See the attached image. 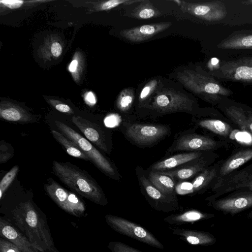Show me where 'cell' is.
<instances>
[{
  "label": "cell",
  "instance_id": "cell-1",
  "mask_svg": "<svg viewBox=\"0 0 252 252\" xmlns=\"http://www.w3.org/2000/svg\"><path fill=\"white\" fill-rule=\"evenodd\" d=\"M177 112H184L201 118L208 115L207 110L200 108L197 101L181 92L170 88L157 90L140 117L155 119Z\"/></svg>",
  "mask_w": 252,
  "mask_h": 252
},
{
  "label": "cell",
  "instance_id": "cell-2",
  "mask_svg": "<svg viewBox=\"0 0 252 252\" xmlns=\"http://www.w3.org/2000/svg\"><path fill=\"white\" fill-rule=\"evenodd\" d=\"M53 171L66 186L78 194L98 205L108 203L102 189L96 181L85 170L69 162L54 160Z\"/></svg>",
  "mask_w": 252,
  "mask_h": 252
},
{
  "label": "cell",
  "instance_id": "cell-3",
  "mask_svg": "<svg viewBox=\"0 0 252 252\" xmlns=\"http://www.w3.org/2000/svg\"><path fill=\"white\" fill-rule=\"evenodd\" d=\"M14 222L40 252L54 250L47 226L30 201L22 203L12 211Z\"/></svg>",
  "mask_w": 252,
  "mask_h": 252
},
{
  "label": "cell",
  "instance_id": "cell-4",
  "mask_svg": "<svg viewBox=\"0 0 252 252\" xmlns=\"http://www.w3.org/2000/svg\"><path fill=\"white\" fill-rule=\"evenodd\" d=\"M176 79L188 90L204 100L216 104L232 94V91L209 74L202 71L184 69Z\"/></svg>",
  "mask_w": 252,
  "mask_h": 252
},
{
  "label": "cell",
  "instance_id": "cell-5",
  "mask_svg": "<svg viewBox=\"0 0 252 252\" xmlns=\"http://www.w3.org/2000/svg\"><path fill=\"white\" fill-rule=\"evenodd\" d=\"M120 129L129 142L140 148L152 147L171 133L169 125L128 120L122 122Z\"/></svg>",
  "mask_w": 252,
  "mask_h": 252
},
{
  "label": "cell",
  "instance_id": "cell-6",
  "mask_svg": "<svg viewBox=\"0 0 252 252\" xmlns=\"http://www.w3.org/2000/svg\"><path fill=\"white\" fill-rule=\"evenodd\" d=\"M55 124L65 137L74 142L85 153L91 161L107 176L120 180L121 175L115 165L102 155L90 141L64 123L56 121Z\"/></svg>",
  "mask_w": 252,
  "mask_h": 252
},
{
  "label": "cell",
  "instance_id": "cell-7",
  "mask_svg": "<svg viewBox=\"0 0 252 252\" xmlns=\"http://www.w3.org/2000/svg\"><path fill=\"white\" fill-rule=\"evenodd\" d=\"M210 136L198 134L194 128L181 131L176 135L171 145L165 152L164 157L178 152L214 151L224 145Z\"/></svg>",
  "mask_w": 252,
  "mask_h": 252
},
{
  "label": "cell",
  "instance_id": "cell-8",
  "mask_svg": "<svg viewBox=\"0 0 252 252\" xmlns=\"http://www.w3.org/2000/svg\"><path fill=\"white\" fill-rule=\"evenodd\" d=\"M135 172L141 192L153 208L164 213L182 209L178 198L165 194L151 183L147 176L146 170L137 165Z\"/></svg>",
  "mask_w": 252,
  "mask_h": 252
},
{
  "label": "cell",
  "instance_id": "cell-9",
  "mask_svg": "<svg viewBox=\"0 0 252 252\" xmlns=\"http://www.w3.org/2000/svg\"><path fill=\"white\" fill-rule=\"evenodd\" d=\"M209 74L222 81L252 84V57L221 61Z\"/></svg>",
  "mask_w": 252,
  "mask_h": 252
},
{
  "label": "cell",
  "instance_id": "cell-10",
  "mask_svg": "<svg viewBox=\"0 0 252 252\" xmlns=\"http://www.w3.org/2000/svg\"><path fill=\"white\" fill-rule=\"evenodd\" d=\"M105 218L108 225L116 232L151 247L164 249L162 244L140 225L117 216L109 214Z\"/></svg>",
  "mask_w": 252,
  "mask_h": 252
},
{
  "label": "cell",
  "instance_id": "cell-11",
  "mask_svg": "<svg viewBox=\"0 0 252 252\" xmlns=\"http://www.w3.org/2000/svg\"><path fill=\"white\" fill-rule=\"evenodd\" d=\"M242 190H252V163L226 176L205 201L209 202L227 193Z\"/></svg>",
  "mask_w": 252,
  "mask_h": 252
},
{
  "label": "cell",
  "instance_id": "cell-12",
  "mask_svg": "<svg viewBox=\"0 0 252 252\" xmlns=\"http://www.w3.org/2000/svg\"><path fill=\"white\" fill-rule=\"evenodd\" d=\"M207 205L231 216L252 207V190H237L208 202Z\"/></svg>",
  "mask_w": 252,
  "mask_h": 252
},
{
  "label": "cell",
  "instance_id": "cell-13",
  "mask_svg": "<svg viewBox=\"0 0 252 252\" xmlns=\"http://www.w3.org/2000/svg\"><path fill=\"white\" fill-rule=\"evenodd\" d=\"M218 155L213 151H208L197 158L190 161L175 169L159 172L171 177L177 183L193 179L204 170L211 165Z\"/></svg>",
  "mask_w": 252,
  "mask_h": 252
},
{
  "label": "cell",
  "instance_id": "cell-14",
  "mask_svg": "<svg viewBox=\"0 0 252 252\" xmlns=\"http://www.w3.org/2000/svg\"><path fill=\"white\" fill-rule=\"evenodd\" d=\"M72 122L89 141L95 144L103 152L110 154L112 148L111 133L79 116L72 117Z\"/></svg>",
  "mask_w": 252,
  "mask_h": 252
},
{
  "label": "cell",
  "instance_id": "cell-15",
  "mask_svg": "<svg viewBox=\"0 0 252 252\" xmlns=\"http://www.w3.org/2000/svg\"><path fill=\"white\" fill-rule=\"evenodd\" d=\"M181 5L190 14L209 22L220 21L227 14L226 6L221 0L203 2L182 1Z\"/></svg>",
  "mask_w": 252,
  "mask_h": 252
},
{
  "label": "cell",
  "instance_id": "cell-16",
  "mask_svg": "<svg viewBox=\"0 0 252 252\" xmlns=\"http://www.w3.org/2000/svg\"><path fill=\"white\" fill-rule=\"evenodd\" d=\"M252 159V148L240 150L221 163L217 175L210 189L214 190L220 183L228 175Z\"/></svg>",
  "mask_w": 252,
  "mask_h": 252
},
{
  "label": "cell",
  "instance_id": "cell-17",
  "mask_svg": "<svg viewBox=\"0 0 252 252\" xmlns=\"http://www.w3.org/2000/svg\"><path fill=\"white\" fill-rule=\"evenodd\" d=\"M223 160L212 164L195 177L190 182H186L185 194H202L210 189Z\"/></svg>",
  "mask_w": 252,
  "mask_h": 252
},
{
  "label": "cell",
  "instance_id": "cell-18",
  "mask_svg": "<svg viewBox=\"0 0 252 252\" xmlns=\"http://www.w3.org/2000/svg\"><path fill=\"white\" fill-rule=\"evenodd\" d=\"M171 22H160L143 25L130 29L123 30L121 32L123 37L133 42H139L156 35L168 29Z\"/></svg>",
  "mask_w": 252,
  "mask_h": 252
},
{
  "label": "cell",
  "instance_id": "cell-19",
  "mask_svg": "<svg viewBox=\"0 0 252 252\" xmlns=\"http://www.w3.org/2000/svg\"><path fill=\"white\" fill-rule=\"evenodd\" d=\"M208 151L182 152L164 157L155 162L147 169L148 171L163 172L177 168L186 163L201 157Z\"/></svg>",
  "mask_w": 252,
  "mask_h": 252
},
{
  "label": "cell",
  "instance_id": "cell-20",
  "mask_svg": "<svg viewBox=\"0 0 252 252\" xmlns=\"http://www.w3.org/2000/svg\"><path fill=\"white\" fill-rule=\"evenodd\" d=\"M0 234L2 237L14 244L22 252H40L32 245L25 235L2 219L0 220Z\"/></svg>",
  "mask_w": 252,
  "mask_h": 252
},
{
  "label": "cell",
  "instance_id": "cell-21",
  "mask_svg": "<svg viewBox=\"0 0 252 252\" xmlns=\"http://www.w3.org/2000/svg\"><path fill=\"white\" fill-rule=\"evenodd\" d=\"M171 230L180 239L192 245L211 246L217 241L215 237L208 232L178 228H171Z\"/></svg>",
  "mask_w": 252,
  "mask_h": 252
},
{
  "label": "cell",
  "instance_id": "cell-22",
  "mask_svg": "<svg viewBox=\"0 0 252 252\" xmlns=\"http://www.w3.org/2000/svg\"><path fill=\"white\" fill-rule=\"evenodd\" d=\"M225 115L239 128L252 133V110L240 104L226 106Z\"/></svg>",
  "mask_w": 252,
  "mask_h": 252
},
{
  "label": "cell",
  "instance_id": "cell-23",
  "mask_svg": "<svg viewBox=\"0 0 252 252\" xmlns=\"http://www.w3.org/2000/svg\"><path fill=\"white\" fill-rule=\"evenodd\" d=\"M215 215L201 212L196 209H190L175 214H171L163 219V221L171 225H181L188 223L208 220Z\"/></svg>",
  "mask_w": 252,
  "mask_h": 252
},
{
  "label": "cell",
  "instance_id": "cell-24",
  "mask_svg": "<svg viewBox=\"0 0 252 252\" xmlns=\"http://www.w3.org/2000/svg\"><path fill=\"white\" fill-rule=\"evenodd\" d=\"M218 47L225 50L252 49V32L246 31L234 32L223 39Z\"/></svg>",
  "mask_w": 252,
  "mask_h": 252
},
{
  "label": "cell",
  "instance_id": "cell-25",
  "mask_svg": "<svg viewBox=\"0 0 252 252\" xmlns=\"http://www.w3.org/2000/svg\"><path fill=\"white\" fill-rule=\"evenodd\" d=\"M48 184L44 186V189L49 196L61 208L72 215L68 203V192L52 178H49Z\"/></svg>",
  "mask_w": 252,
  "mask_h": 252
},
{
  "label": "cell",
  "instance_id": "cell-26",
  "mask_svg": "<svg viewBox=\"0 0 252 252\" xmlns=\"http://www.w3.org/2000/svg\"><path fill=\"white\" fill-rule=\"evenodd\" d=\"M146 172L149 180L159 190L168 196L178 198L176 183L171 177L157 171L146 170Z\"/></svg>",
  "mask_w": 252,
  "mask_h": 252
},
{
  "label": "cell",
  "instance_id": "cell-27",
  "mask_svg": "<svg viewBox=\"0 0 252 252\" xmlns=\"http://www.w3.org/2000/svg\"><path fill=\"white\" fill-rule=\"evenodd\" d=\"M191 123L194 126L206 129L224 137L229 136L233 131L232 127L229 124L219 119L192 117Z\"/></svg>",
  "mask_w": 252,
  "mask_h": 252
},
{
  "label": "cell",
  "instance_id": "cell-28",
  "mask_svg": "<svg viewBox=\"0 0 252 252\" xmlns=\"http://www.w3.org/2000/svg\"><path fill=\"white\" fill-rule=\"evenodd\" d=\"M52 134L55 139L64 149L66 152L70 156L90 161L87 155L73 141L65 137L61 132L52 130Z\"/></svg>",
  "mask_w": 252,
  "mask_h": 252
},
{
  "label": "cell",
  "instance_id": "cell-29",
  "mask_svg": "<svg viewBox=\"0 0 252 252\" xmlns=\"http://www.w3.org/2000/svg\"><path fill=\"white\" fill-rule=\"evenodd\" d=\"M0 118L7 121L24 123H32V118L22 110L13 106H1Z\"/></svg>",
  "mask_w": 252,
  "mask_h": 252
},
{
  "label": "cell",
  "instance_id": "cell-30",
  "mask_svg": "<svg viewBox=\"0 0 252 252\" xmlns=\"http://www.w3.org/2000/svg\"><path fill=\"white\" fill-rule=\"evenodd\" d=\"M157 79H154L148 82L142 89L138 97L137 114L141 117L144 110L150 102L152 95L156 91L158 84Z\"/></svg>",
  "mask_w": 252,
  "mask_h": 252
},
{
  "label": "cell",
  "instance_id": "cell-31",
  "mask_svg": "<svg viewBox=\"0 0 252 252\" xmlns=\"http://www.w3.org/2000/svg\"><path fill=\"white\" fill-rule=\"evenodd\" d=\"M134 99L133 90L130 88L123 90L120 94L117 102V109L123 113H127L131 109Z\"/></svg>",
  "mask_w": 252,
  "mask_h": 252
},
{
  "label": "cell",
  "instance_id": "cell-32",
  "mask_svg": "<svg viewBox=\"0 0 252 252\" xmlns=\"http://www.w3.org/2000/svg\"><path fill=\"white\" fill-rule=\"evenodd\" d=\"M133 15L141 19H148L159 15V12L149 3L139 5L136 7Z\"/></svg>",
  "mask_w": 252,
  "mask_h": 252
},
{
  "label": "cell",
  "instance_id": "cell-33",
  "mask_svg": "<svg viewBox=\"0 0 252 252\" xmlns=\"http://www.w3.org/2000/svg\"><path fill=\"white\" fill-rule=\"evenodd\" d=\"M19 167L15 165L2 178L0 182V198L1 199L3 194L5 192L7 188L14 180L18 171Z\"/></svg>",
  "mask_w": 252,
  "mask_h": 252
},
{
  "label": "cell",
  "instance_id": "cell-34",
  "mask_svg": "<svg viewBox=\"0 0 252 252\" xmlns=\"http://www.w3.org/2000/svg\"><path fill=\"white\" fill-rule=\"evenodd\" d=\"M0 144V163L2 164L13 157L14 151L12 146L5 141L1 140Z\"/></svg>",
  "mask_w": 252,
  "mask_h": 252
},
{
  "label": "cell",
  "instance_id": "cell-35",
  "mask_svg": "<svg viewBox=\"0 0 252 252\" xmlns=\"http://www.w3.org/2000/svg\"><path fill=\"white\" fill-rule=\"evenodd\" d=\"M108 248L111 252H143L119 241L110 242Z\"/></svg>",
  "mask_w": 252,
  "mask_h": 252
},
{
  "label": "cell",
  "instance_id": "cell-36",
  "mask_svg": "<svg viewBox=\"0 0 252 252\" xmlns=\"http://www.w3.org/2000/svg\"><path fill=\"white\" fill-rule=\"evenodd\" d=\"M143 0H110L101 4V10H109L118 6L121 4H129L134 2H142Z\"/></svg>",
  "mask_w": 252,
  "mask_h": 252
},
{
  "label": "cell",
  "instance_id": "cell-37",
  "mask_svg": "<svg viewBox=\"0 0 252 252\" xmlns=\"http://www.w3.org/2000/svg\"><path fill=\"white\" fill-rule=\"evenodd\" d=\"M0 252H22V251L12 243L1 237Z\"/></svg>",
  "mask_w": 252,
  "mask_h": 252
},
{
  "label": "cell",
  "instance_id": "cell-38",
  "mask_svg": "<svg viewBox=\"0 0 252 252\" xmlns=\"http://www.w3.org/2000/svg\"><path fill=\"white\" fill-rule=\"evenodd\" d=\"M22 0H1L0 2L10 9L18 8L23 3Z\"/></svg>",
  "mask_w": 252,
  "mask_h": 252
},
{
  "label": "cell",
  "instance_id": "cell-39",
  "mask_svg": "<svg viewBox=\"0 0 252 252\" xmlns=\"http://www.w3.org/2000/svg\"><path fill=\"white\" fill-rule=\"evenodd\" d=\"M51 53L55 57H59L62 52V47L58 42H54L51 46Z\"/></svg>",
  "mask_w": 252,
  "mask_h": 252
},
{
  "label": "cell",
  "instance_id": "cell-40",
  "mask_svg": "<svg viewBox=\"0 0 252 252\" xmlns=\"http://www.w3.org/2000/svg\"><path fill=\"white\" fill-rule=\"evenodd\" d=\"M55 107L57 110L63 113H72L70 108L67 105L64 104H57L55 105Z\"/></svg>",
  "mask_w": 252,
  "mask_h": 252
},
{
  "label": "cell",
  "instance_id": "cell-41",
  "mask_svg": "<svg viewBox=\"0 0 252 252\" xmlns=\"http://www.w3.org/2000/svg\"><path fill=\"white\" fill-rule=\"evenodd\" d=\"M78 62L77 60H73L70 63L69 66V70L70 72H74L77 66Z\"/></svg>",
  "mask_w": 252,
  "mask_h": 252
},
{
  "label": "cell",
  "instance_id": "cell-42",
  "mask_svg": "<svg viewBox=\"0 0 252 252\" xmlns=\"http://www.w3.org/2000/svg\"><path fill=\"white\" fill-rule=\"evenodd\" d=\"M87 100L91 103H94L95 102V98L92 93L90 92L87 94L86 96Z\"/></svg>",
  "mask_w": 252,
  "mask_h": 252
},
{
  "label": "cell",
  "instance_id": "cell-43",
  "mask_svg": "<svg viewBox=\"0 0 252 252\" xmlns=\"http://www.w3.org/2000/svg\"><path fill=\"white\" fill-rule=\"evenodd\" d=\"M241 2L245 5H252V0L242 1Z\"/></svg>",
  "mask_w": 252,
  "mask_h": 252
},
{
  "label": "cell",
  "instance_id": "cell-44",
  "mask_svg": "<svg viewBox=\"0 0 252 252\" xmlns=\"http://www.w3.org/2000/svg\"><path fill=\"white\" fill-rule=\"evenodd\" d=\"M248 217L250 219H252V211L249 212V213L248 214Z\"/></svg>",
  "mask_w": 252,
  "mask_h": 252
}]
</instances>
